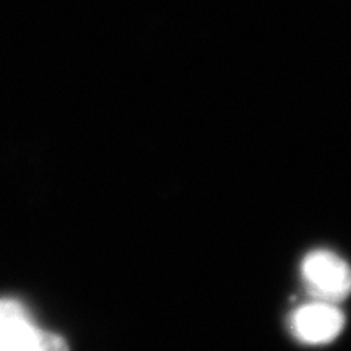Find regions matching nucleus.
<instances>
[{"mask_svg": "<svg viewBox=\"0 0 351 351\" xmlns=\"http://www.w3.org/2000/svg\"><path fill=\"white\" fill-rule=\"evenodd\" d=\"M345 319L330 302H314L301 307L293 317V330L298 339L307 343H327L343 328Z\"/></svg>", "mask_w": 351, "mask_h": 351, "instance_id": "3", "label": "nucleus"}, {"mask_svg": "<svg viewBox=\"0 0 351 351\" xmlns=\"http://www.w3.org/2000/svg\"><path fill=\"white\" fill-rule=\"evenodd\" d=\"M0 351H69L54 333L39 330L13 301H0Z\"/></svg>", "mask_w": 351, "mask_h": 351, "instance_id": "1", "label": "nucleus"}, {"mask_svg": "<svg viewBox=\"0 0 351 351\" xmlns=\"http://www.w3.org/2000/svg\"><path fill=\"white\" fill-rule=\"evenodd\" d=\"M302 275L319 300L340 301L351 293V267L328 251H315L302 263Z\"/></svg>", "mask_w": 351, "mask_h": 351, "instance_id": "2", "label": "nucleus"}]
</instances>
